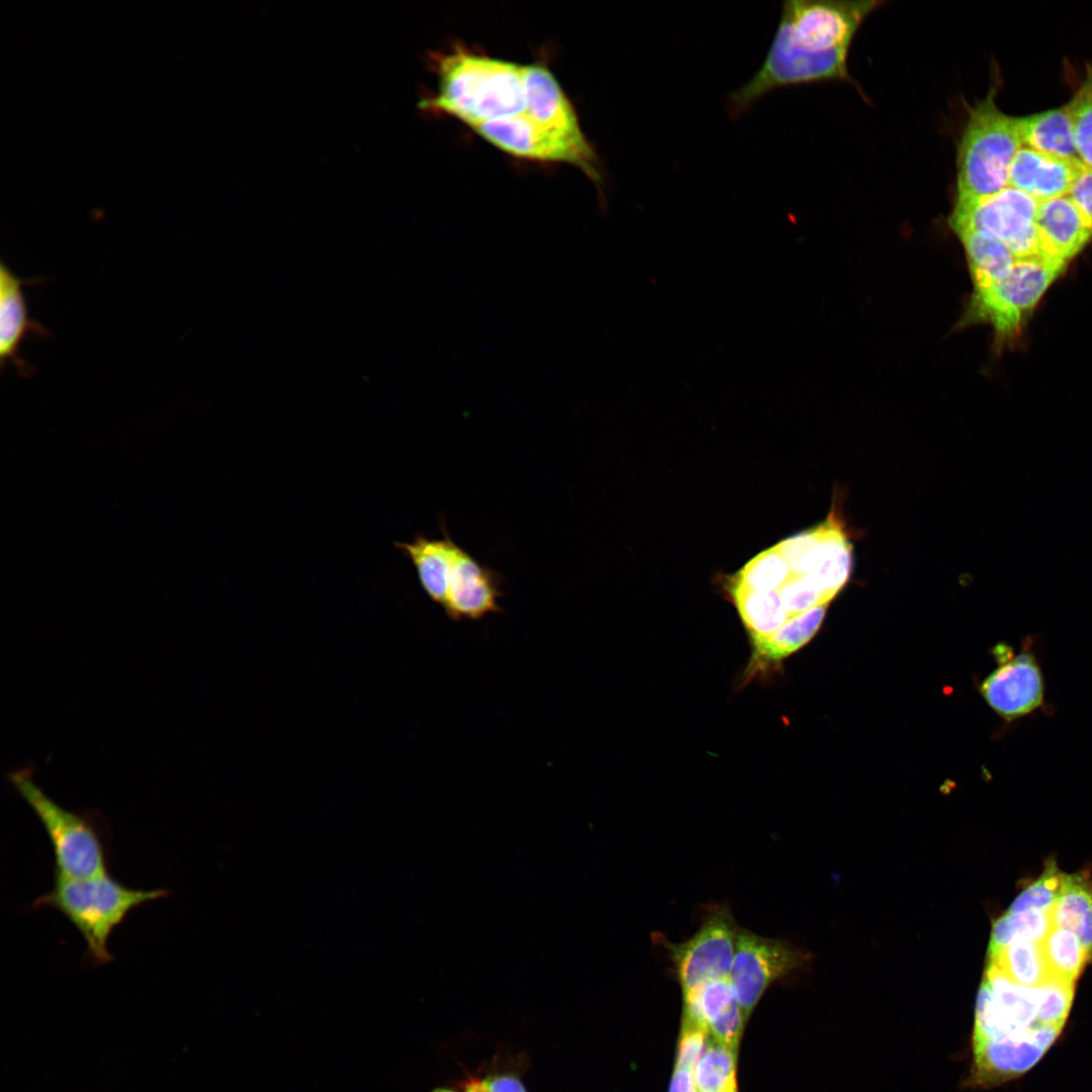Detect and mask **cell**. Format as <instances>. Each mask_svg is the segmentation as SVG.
Instances as JSON below:
<instances>
[{
	"label": "cell",
	"instance_id": "obj_1",
	"mask_svg": "<svg viewBox=\"0 0 1092 1092\" xmlns=\"http://www.w3.org/2000/svg\"><path fill=\"white\" fill-rule=\"evenodd\" d=\"M438 92L420 107L454 116L470 127L526 111L524 66L458 47L433 57Z\"/></svg>",
	"mask_w": 1092,
	"mask_h": 1092
},
{
	"label": "cell",
	"instance_id": "obj_2",
	"mask_svg": "<svg viewBox=\"0 0 1092 1092\" xmlns=\"http://www.w3.org/2000/svg\"><path fill=\"white\" fill-rule=\"evenodd\" d=\"M169 894L167 889L126 887L109 874L86 879L55 877L52 890L37 897L31 907L62 913L84 938L88 962L102 966L114 960L108 939L129 912Z\"/></svg>",
	"mask_w": 1092,
	"mask_h": 1092
},
{
	"label": "cell",
	"instance_id": "obj_3",
	"mask_svg": "<svg viewBox=\"0 0 1092 1092\" xmlns=\"http://www.w3.org/2000/svg\"><path fill=\"white\" fill-rule=\"evenodd\" d=\"M8 780L47 832L55 877L86 879L109 874V832L100 812L62 807L36 785L29 767L9 771Z\"/></svg>",
	"mask_w": 1092,
	"mask_h": 1092
},
{
	"label": "cell",
	"instance_id": "obj_4",
	"mask_svg": "<svg viewBox=\"0 0 1092 1092\" xmlns=\"http://www.w3.org/2000/svg\"><path fill=\"white\" fill-rule=\"evenodd\" d=\"M995 91L969 107L957 149L954 204L969 203L1008 186L1012 161L1022 147L1018 117L1001 111Z\"/></svg>",
	"mask_w": 1092,
	"mask_h": 1092
},
{
	"label": "cell",
	"instance_id": "obj_5",
	"mask_svg": "<svg viewBox=\"0 0 1092 1092\" xmlns=\"http://www.w3.org/2000/svg\"><path fill=\"white\" fill-rule=\"evenodd\" d=\"M1065 266L1039 256L1017 259L1005 275L974 289L964 323H986L998 337H1012Z\"/></svg>",
	"mask_w": 1092,
	"mask_h": 1092
},
{
	"label": "cell",
	"instance_id": "obj_6",
	"mask_svg": "<svg viewBox=\"0 0 1092 1092\" xmlns=\"http://www.w3.org/2000/svg\"><path fill=\"white\" fill-rule=\"evenodd\" d=\"M883 4L880 0H789L783 4L774 37L814 56L849 52L861 23Z\"/></svg>",
	"mask_w": 1092,
	"mask_h": 1092
},
{
	"label": "cell",
	"instance_id": "obj_7",
	"mask_svg": "<svg viewBox=\"0 0 1092 1092\" xmlns=\"http://www.w3.org/2000/svg\"><path fill=\"white\" fill-rule=\"evenodd\" d=\"M739 927L728 905L712 903L706 905L699 928L688 939L672 942L654 933L653 940L664 948L681 993L729 978Z\"/></svg>",
	"mask_w": 1092,
	"mask_h": 1092
},
{
	"label": "cell",
	"instance_id": "obj_8",
	"mask_svg": "<svg viewBox=\"0 0 1092 1092\" xmlns=\"http://www.w3.org/2000/svg\"><path fill=\"white\" fill-rule=\"evenodd\" d=\"M502 151L523 159L571 164L592 181L601 183L598 155L583 133L568 134L545 128L524 113L484 121L471 127Z\"/></svg>",
	"mask_w": 1092,
	"mask_h": 1092
},
{
	"label": "cell",
	"instance_id": "obj_9",
	"mask_svg": "<svg viewBox=\"0 0 1092 1092\" xmlns=\"http://www.w3.org/2000/svg\"><path fill=\"white\" fill-rule=\"evenodd\" d=\"M1038 202L1007 186L990 196L953 204L948 221L954 233L974 230L1001 241L1016 259L1041 257L1035 224Z\"/></svg>",
	"mask_w": 1092,
	"mask_h": 1092
},
{
	"label": "cell",
	"instance_id": "obj_10",
	"mask_svg": "<svg viewBox=\"0 0 1092 1092\" xmlns=\"http://www.w3.org/2000/svg\"><path fill=\"white\" fill-rule=\"evenodd\" d=\"M810 954L786 940L739 927L729 981L746 1021L766 990L803 969Z\"/></svg>",
	"mask_w": 1092,
	"mask_h": 1092
},
{
	"label": "cell",
	"instance_id": "obj_11",
	"mask_svg": "<svg viewBox=\"0 0 1092 1092\" xmlns=\"http://www.w3.org/2000/svg\"><path fill=\"white\" fill-rule=\"evenodd\" d=\"M792 575H805L832 600L847 582L852 565V546L843 527L831 512L822 524L791 536L776 545Z\"/></svg>",
	"mask_w": 1092,
	"mask_h": 1092
},
{
	"label": "cell",
	"instance_id": "obj_12",
	"mask_svg": "<svg viewBox=\"0 0 1092 1092\" xmlns=\"http://www.w3.org/2000/svg\"><path fill=\"white\" fill-rule=\"evenodd\" d=\"M998 667L980 685V693L992 710L1007 722L1022 719L1044 706L1045 686L1041 666L1030 640L1013 654L997 645Z\"/></svg>",
	"mask_w": 1092,
	"mask_h": 1092
},
{
	"label": "cell",
	"instance_id": "obj_13",
	"mask_svg": "<svg viewBox=\"0 0 1092 1092\" xmlns=\"http://www.w3.org/2000/svg\"><path fill=\"white\" fill-rule=\"evenodd\" d=\"M1062 1028L1040 1026L1022 1037L972 1045V1065L965 1084L990 1088L1022 1075L1050 1049Z\"/></svg>",
	"mask_w": 1092,
	"mask_h": 1092
},
{
	"label": "cell",
	"instance_id": "obj_14",
	"mask_svg": "<svg viewBox=\"0 0 1092 1092\" xmlns=\"http://www.w3.org/2000/svg\"><path fill=\"white\" fill-rule=\"evenodd\" d=\"M502 575L456 544L445 577V615L454 622L480 620L502 611Z\"/></svg>",
	"mask_w": 1092,
	"mask_h": 1092
},
{
	"label": "cell",
	"instance_id": "obj_15",
	"mask_svg": "<svg viewBox=\"0 0 1092 1092\" xmlns=\"http://www.w3.org/2000/svg\"><path fill=\"white\" fill-rule=\"evenodd\" d=\"M43 281L42 277L18 278L4 262L0 263L1 372L7 365H12L21 377L29 378L34 373V368L19 354L21 343L28 336L47 339L51 333L39 322L29 317L22 287Z\"/></svg>",
	"mask_w": 1092,
	"mask_h": 1092
},
{
	"label": "cell",
	"instance_id": "obj_16",
	"mask_svg": "<svg viewBox=\"0 0 1092 1092\" xmlns=\"http://www.w3.org/2000/svg\"><path fill=\"white\" fill-rule=\"evenodd\" d=\"M682 1017L704 1027L710 1037L737 1049L745 1020L729 979L684 992Z\"/></svg>",
	"mask_w": 1092,
	"mask_h": 1092
},
{
	"label": "cell",
	"instance_id": "obj_17",
	"mask_svg": "<svg viewBox=\"0 0 1092 1092\" xmlns=\"http://www.w3.org/2000/svg\"><path fill=\"white\" fill-rule=\"evenodd\" d=\"M1035 224L1040 256L1064 264L1092 238V226L1068 195L1039 201Z\"/></svg>",
	"mask_w": 1092,
	"mask_h": 1092
},
{
	"label": "cell",
	"instance_id": "obj_18",
	"mask_svg": "<svg viewBox=\"0 0 1092 1092\" xmlns=\"http://www.w3.org/2000/svg\"><path fill=\"white\" fill-rule=\"evenodd\" d=\"M1083 167L1080 160L1056 157L1022 146L1012 161L1008 186L1037 201L1065 196Z\"/></svg>",
	"mask_w": 1092,
	"mask_h": 1092
},
{
	"label": "cell",
	"instance_id": "obj_19",
	"mask_svg": "<svg viewBox=\"0 0 1092 1092\" xmlns=\"http://www.w3.org/2000/svg\"><path fill=\"white\" fill-rule=\"evenodd\" d=\"M524 87L525 114L535 123L563 133H583L572 104L546 66H524Z\"/></svg>",
	"mask_w": 1092,
	"mask_h": 1092
},
{
	"label": "cell",
	"instance_id": "obj_20",
	"mask_svg": "<svg viewBox=\"0 0 1092 1092\" xmlns=\"http://www.w3.org/2000/svg\"><path fill=\"white\" fill-rule=\"evenodd\" d=\"M828 604L809 609L790 617L778 630L766 635L750 637L752 653L745 668L743 681L765 672L771 665L807 644L818 632Z\"/></svg>",
	"mask_w": 1092,
	"mask_h": 1092
},
{
	"label": "cell",
	"instance_id": "obj_21",
	"mask_svg": "<svg viewBox=\"0 0 1092 1092\" xmlns=\"http://www.w3.org/2000/svg\"><path fill=\"white\" fill-rule=\"evenodd\" d=\"M442 532L439 539L417 535L410 542L394 543L415 567L422 589L440 607L445 597V577L456 545L444 526Z\"/></svg>",
	"mask_w": 1092,
	"mask_h": 1092
},
{
	"label": "cell",
	"instance_id": "obj_22",
	"mask_svg": "<svg viewBox=\"0 0 1092 1092\" xmlns=\"http://www.w3.org/2000/svg\"><path fill=\"white\" fill-rule=\"evenodd\" d=\"M1023 147L1048 155L1079 160L1068 106L1018 117Z\"/></svg>",
	"mask_w": 1092,
	"mask_h": 1092
},
{
	"label": "cell",
	"instance_id": "obj_23",
	"mask_svg": "<svg viewBox=\"0 0 1092 1092\" xmlns=\"http://www.w3.org/2000/svg\"><path fill=\"white\" fill-rule=\"evenodd\" d=\"M1050 913L1052 926L1073 931L1092 956V882L1085 875H1063Z\"/></svg>",
	"mask_w": 1092,
	"mask_h": 1092
},
{
	"label": "cell",
	"instance_id": "obj_24",
	"mask_svg": "<svg viewBox=\"0 0 1092 1092\" xmlns=\"http://www.w3.org/2000/svg\"><path fill=\"white\" fill-rule=\"evenodd\" d=\"M965 248L974 289H980L1005 275L1017 260L1001 241L978 231L956 233Z\"/></svg>",
	"mask_w": 1092,
	"mask_h": 1092
},
{
	"label": "cell",
	"instance_id": "obj_25",
	"mask_svg": "<svg viewBox=\"0 0 1092 1092\" xmlns=\"http://www.w3.org/2000/svg\"><path fill=\"white\" fill-rule=\"evenodd\" d=\"M729 593L749 637L771 633L790 618L779 590H755L731 581Z\"/></svg>",
	"mask_w": 1092,
	"mask_h": 1092
},
{
	"label": "cell",
	"instance_id": "obj_26",
	"mask_svg": "<svg viewBox=\"0 0 1092 1092\" xmlns=\"http://www.w3.org/2000/svg\"><path fill=\"white\" fill-rule=\"evenodd\" d=\"M987 954V963L1019 985L1037 987L1050 977L1039 942L1018 939Z\"/></svg>",
	"mask_w": 1092,
	"mask_h": 1092
},
{
	"label": "cell",
	"instance_id": "obj_27",
	"mask_svg": "<svg viewBox=\"0 0 1092 1092\" xmlns=\"http://www.w3.org/2000/svg\"><path fill=\"white\" fill-rule=\"evenodd\" d=\"M1039 944L1050 976L1071 983L1076 982L1092 960L1077 935L1066 928L1052 926Z\"/></svg>",
	"mask_w": 1092,
	"mask_h": 1092
},
{
	"label": "cell",
	"instance_id": "obj_28",
	"mask_svg": "<svg viewBox=\"0 0 1092 1092\" xmlns=\"http://www.w3.org/2000/svg\"><path fill=\"white\" fill-rule=\"evenodd\" d=\"M736 1051L708 1035L706 1048L694 1070L698 1092L737 1090Z\"/></svg>",
	"mask_w": 1092,
	"mask_h": 1092
},
{
	"label": "cell",
	"instance_id": "obj_29",
	"mask_svg": "<svg viewBox=\"0 0 1092 1092\" xmlns=\"http://www.w3.org/2000/svg\"><path fill=\"white\" fill-rule=\"evenodd\" d=\"M1050 910L1030 909L1001 915L993 923L988 952L1018 939L1040 942L1052 928Z\"/></svg>",
	"mask_w": 1092,
	"mask_h": 1092
},
{
	"label": "cell",
	"instance_id": "obj_30",
	"mask_svg": "<svg viewBox=\"0 0 1092 1092\" xmlns=\"http://www.w3.org/2000/svg\"><path fill=\"white\" fill-rule=\"evenodd\" d=\"M791 576L785 557L775 545L750 559L733 582L755 590H779Z\"/></svg>",
	"mask_w": 1092,
	"mask_h": 1092
},
{
	"label": "cell",
	"instance_id": "obj_31",
	"mask_svg": "<svg viewBox=\"0 0 1092 1092\" xmlns=\"http://www.w3.org/2000/svg\"><path fill=\"white\" fill-rule=\"evenodd\" d=\"M1079 160L1092 168V65L1067 104Z\"/></svg>",
	"mask_w": 1092,
	"mask_h": 1092
},
{
	"label": "cell",
	"instance_id": "obj_32",
	"mask_svg": "<svg viewBox=\"0 0 1092 1092\" xmlns=\"http://www.w3.org/2000/svg\"><path fill=\"white\" fill-rule=\"evenodd\" d=\"M1063 875L1056 860L1049 859L1042 874L1015 898L1006 912L1017 913L1030 909L1050 910L1059 896Z\"/></svg>",
	"mask_w": 1092,
	"mask_h": 1092
},
{
	"label": "cell",
	"instance_id": "obj_33",
	"mask_svg": "<svg viewBox=\"0 0 1092 1092\" xmlns=\"http://www.w3.org/2000/svg\"><path fill=\"white\" fill-rule=\"evenodd\" d=\"M1038 987L1040 990L1038 1022L1045 1026L1063 1027L1073 1002L1075 983L1050 976Z\"/></svg>",
	"mask_w": 1092,
	"mask_h": 1092
},
{
	"label": "cell",
	"instance_id": "obj_34",
	"mask_svg": "<svg viewBox=\"0 0 1092 1092\" xmlns=\"http://www.w3.org/2000/svg\"><path fill=\"white\" fill-rule=\"evenodd\" d=\"M779 594L789 617L831 601L811 578L805 575H792L779 589Z\"/></svg>",
	"mask_w": 1092,
	"mask_h": 1092
},
{
	"label": "cell",
	"instance_id": "obj_35",
	"mask_svg": "<svg viewBox=\"0 0 1092 1092\" xmlns=\"http://www.w3.org/2000/svg\"><path fill=\"white\" fill-rule=\"evenodd\" d=\"M708 1040V1032L701 1025L682 1017L674 1067L694 1073Z\"/></svg>",
	"mask_w": 1092,
	"mask_h": 1092
},
{
	"label": "cell",
	"instance_id": "obj_36",
	"mask_svg": "<svg viewBox=\"0 0 1092 1092\" xmlns=\"http://www.w3.org/2000/svg\"><path fill=\"white\" fill-rule=\"evenodd\" d=\"M1067 195L1092 226V168L1081 169Z\"/></svg>",
	"mask_w": 1092,
	"mask_h": 1092
},
{
	"label": "cell",
	"instance_id": "obj_37",
	"mask_svg": "<svg viewBox=\"0 0 1092 1092\" xmlns=\"http://www.w3.org/2000/svg\"><path fill=\"white\" fill-rule=\"evenodd\" d=\"M490 1092H527L522 1082L511 1075H496L483 1080Z\"/></svg>",
	"mask_w": 1092,
	"mask_h": 1092
},
{
	"label": "cell",
	"instance_id": "obj_38",
	"mask_svg": "<svg viewBox=\"0 0 1092 1092\" xmlns=\"http://www.w3.org/2000/svg\"><path fill=\"white\" fill-rule=\"evenodd\" d=\"M668 1092H698L694 1073L690 1070L674 1067Z\"/></svg>",
	"mask_w": 1092,
	"mask_h": 1092
},
{
	"label": "cell",
	"instance_id": "obj_39",
	"mask_svg": "<svg viewBox=\"0 0 1092 1092\" xmlns=\"http://www.w3.org/2000/svg\"><path fill=\"white\" fill-rule=\"evenodd\" d=\"M464 1092H490L485 1086L483 1080L470 1079L466 1085Z\"/></svg>",
	"mask_w": 1092,
	"mask_h": 1092
},
{
	"label": "cell",
	"instance_id": "obj_40",
	"mask_svg": "<svg viewBox=\"0 0 1092 1092\" xmlns=\"http://www.w3.org/2000/svg\"><path fill=\"white\" fill-rule=\"evenodd\" d=\"M432 1092H458V1091H455V1090H452V1089H448V1088H436V1089H435V1090H433Z\"/></svg>",
	"mask_w": 1092,
	"mask_h": 1092
},
{
	"label": "cell",
	"instance_id": "obj_41",
	"mask_svg": "<svg viewBox=\"0 0 1092 1092\" xmlns=\"http://www.w3.org/2000/svg\"><path fill=\"white\" fill-rule=\"evenodd\" d=\"M727 1092H737V1090H732V1091H727Z\"/></svg>",
	"mask_w": 1092,
	"mask_h": 1092
}]
</instances>
